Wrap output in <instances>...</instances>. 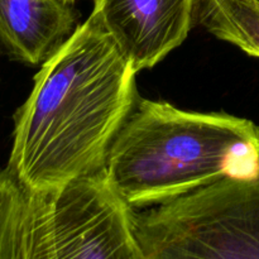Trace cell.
<instances>
[{
    "instance_id": "10",
    "label": "cell",
    "mask_w": 259,
    "mask_h": 259,
    "mask_svg": "<svg viewBox=\"0 0 259 259\" xmlns=\"http://www.w3.org/2000/svg\"><path fill=\"white\" fill-rule=\"evenodd\" d=\"M257 2H259V0H257Z\"/></svg>"
},
{
    "instance_id": "9",
    "label": "cell",
    "mask_w": 259,
    "mask_h": 259,
    "mask_svg": "<svg viewBox=\"0 0 259 259\" xmlns=\"http://www.w3.org/2000/svg\"><path fill=\"white\" fill-rule=\"evenodd\" d=\"M65 2H68V3H73L75 0H65Z\"/></svg>"
},
{
    "instance_id": "3",
    "label": "cell",
    "mask_w": 259,
    "mask_h": 259,
    "mask_svg": "<svg viewBox=\"0 0 259 259\" xmlns=\"http://www.w3.org/2000/svg\"><path fill=\"white\" fill-rule=\"evenodd\" d=\"M143 259H259V172L133 212Z\"/></svg>"
},
{
    "instance_id": "8",
    "label": "cell",
    "mask_w": 259,
    "mask_h": 259,
    "mask_svg": "<svg viewBox=\"0 0 259 259\" xmlns=\"http://www.w3.org/2000/svg\"><path fill=\"white\" fill-rule=\"evenodd\" d=\"M29 189L0 168V259H25Z\"/></svg>"
},
{
    "instance_id": "2",
    "label": "cell",
    "mask_w": 259,
    "mask_h": 259,
    "mask_svg": "<svg viewBox=\"0 0 259 259\" xmlns=\"http://www.w3.org/2000/svg\"><path fill=\"white\" fill-rule=\"evenodd\" d=\"M105 172L134 209L162 204L223 177L255 176L259 126L138 98L111 143Z\"/></svg>"
},
{
    "instance_id": "7",
    "label": "cell",
    "mask_w": 259,
    "mask_h": 259,
    "mask_svg": "<svg viewBox=\"0 0 259 259\" xmlns=\"http://www.w3.org/2000/svg\"><path fill=\"white\" fill-rule=\"evenodd\" d=\"M195 20L219 39L259 58L257 0H195Z\"/></svg>"
},
{
    "instance_id": "1",
    "label": "cell",
    "mask_w": 259,
    "mask_h": 259,
    "mask_svg": "<svg viewBox=\"0 0 259 259\" xmlns=\"http://www.w3.org/2000/svg\"><path fill=\"white\" fill-rule=\"evenodd\" d=\"M136 70L94 13L48 56L14 114L7 168L48 191L105 168L138 95Z\"/></svg>"
},
{
    "instance_id": "4",
    "label": "cell",
    "mask_w": 259,
    "mask_h": 259,
    "mask_svg": "<svg viewBox=\"0 0 259 259\" xmlns=\"http://www.w3.org/2000/svg\"><path fill=\"white\" fill-rule=\"evenodd\" d=\"M132 207L105 168L29 192L25 259H143Z\"/></svg>"
},
{
    "instance_id": "6",
    "label": "cell",
    "mask_w": 259,
    "mask_h": 259,
    "mask_svg": "<svg viewBox=\"0 0 259 259\" xmlns=\"http://www.w3.org/2000/svg\"><path fill=\"white\" fill-rule=\"evenodd\" d=\"M65 0H0V53L42 65L75 30L77 13Z\"/></svg>"
},
{
    "instance_id": "5",
    "label": "cell",
    "mask_w": 259,
    "mask_h": 259,
    "mask_svg": "<svg viewBox=\"0 0 259 259\" xmlns=\"http://www.w3.org/2000/svg\"><path fill=\"white\" fill-rule=\"evenodd\" d=\"M94 14L132 67L152 68L184 43L195 0H93Z\"/></svg>"
}]
</instances>
